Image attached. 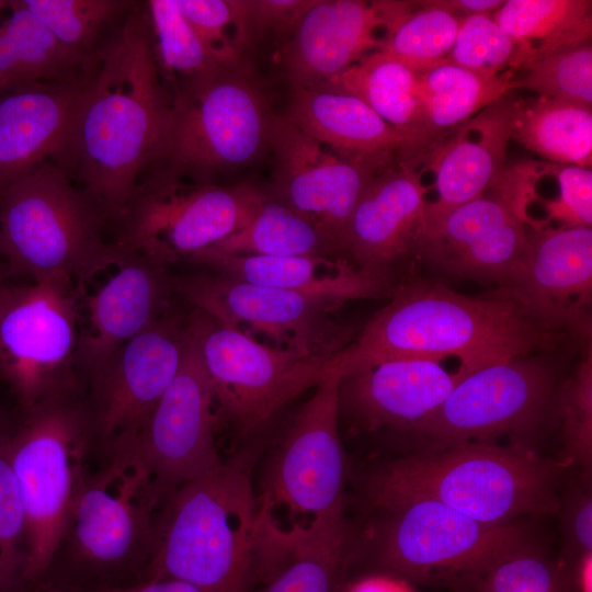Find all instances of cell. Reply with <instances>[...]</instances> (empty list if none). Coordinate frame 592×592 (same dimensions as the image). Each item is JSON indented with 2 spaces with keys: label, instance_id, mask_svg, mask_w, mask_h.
Segmentation results:
<instances>
[{
  "label": "cell",
  "instance_id": "1",
  "mask_svg": "<svg viewBox=\"0 0 592 592\" xmlns=\"http://www.w3.org/2000/svg\"><path fill=\"white\" fill-rule=\"evenodd\" d=\"M169 92L155 59L146 4L135 2L90 77L68 133L52 159L105 223L118 221L159 148Z\"/></svg>",
  "mask_w": 592,
  "mask_h": 592
},
{
  "label": "cell",
  "instance_id": "2",
  "mask_svg": "<svg viewBox=\"0 0 592 592\" xmlns=\"http://www.w3.org/2000/svg\"><path fill=\"white\" fill-rule=\"evenodd\" d=\"M566 330L534 316L506 287L473 296L440 283L399 287L327 368L346 376L396 358L459 360L460 377L557 348Z\"/></svg>",
  "mask_w": 592,
  "mask_h": 592
},
{
  "label": "cell",
  "instance_id": "3",
  "mask_svg": "<svg viewBox=\"0 0 592 592\" xmlns=\"http://www.w3.org/2000/svg\"><path fill=\"white\" fill-rule=\"evenodd\" d=\"M341 375L326 369L273 453L255 491L253 570L266 576L316 537L348 523L349 468L339 433Z\"/></svg>",
  "mask_w": 592,
  "mask_h": 592
},
{
  "label": "cell",
  "instance_id": "4",
  "mask_svg": "<svg viewBox=\"0 0 592 592\" xmlns=\"http://www.w3.org/2000/svg\"><path fill=\"white\" fill-rule=\"evenodd\" d=\"M562 462L525 447L467 442L376 467L365 498H429L491 525L527 514H557Z\"/></svg>",
  "mask_w": 592,
  "mask_h": 592
},
{
  "label": "cell",
  "instance_id": "5",
  "mask_svg": "<svg viewBox=\"0 0 592 592\" xmlns=\"http://www.w3.org/2000/svg\"><path fill=\"white\" fill-rule=\"evenodd\" d=\"M157 521L150 580L203 592H248L258 547V503L249 476L221 464L168 498Z\"/></svg>",
  "mask_w": 592,
  "mask_h": 592
},
{
  "label": "cell",
  "instance_id": "6",
  "mask_svg": "<svg viewBox=\"0 0 592 592\" xmlns=\"http://www.w3.org/2000/svg\"><path fill=\"white\" fill-rule=\"evenodd\" d=\"M104 219L67 174L47 160L0 196V232L11 271L33 281L64 277L80 285L123 257L102 237Z\"/></svg>",
  "mask_w": 592,
  "mask_h": 592
},
{
  "label": "cell",
  "instance_id": "7",
  "mask_svg": "<svg viewBox=\"0 0 592 592\" xmlns=\"http://www.w3.org/2000/svg\"><path fill=\"white\" fill-rule=\"evenodd\" d=\"M377 563L403 580L468 592L505 551L528 538L514 521L491 525L429 498H365Z\"/></svg>",
  "mask_w": 592,
  "mask_h": 592
},
{
  "label": "cell",
  "instance_id": "8",
  "mask_svg": "<svg viewBox=\"0 0 592 592\" xmlns=\"http://www.w3.org/2000/svg\"><path fill=\"white\" fill-rule=\"evenodd\" d=\"M167 89L164 132L145 170L213 182L216 173L252 161L267 145L272 114L246 70L221 69Z\"/></svg>",
  "mask_w": 592,
  "mask_h": 592
},
{
  "label": "cell",
  "instance_id": "9",
  "mask_svg": "<svg viewBox=\"0 0 592 592\" xmlns=\"http://www.w3.org/2000/svg\"><path fill=\"white\" fill-rule=\"evenodd\" d=\"M11 432L10 460L26 524L24 582L42 576L64 540L84 479L91 417L72 398L46 401Z\"/></svg>",
  "mask_w": 592,
  "mask_h": 592
},
{
  "label": "cell",
  "instance_id": "10",
  "mask_svg": "<svg viewBox=\"0 0 592 592\" xmlns=\"http://www.w3.org/2000/svg\"><path fill=\"white\" fill-rule=\"evenodd\" d=\"M265 200L249 185L225 186L147 169L118 220L115 243L166 265L190 260L244 228Z\"/></svg>",
  "mask_w": 592,
  "mask_h": 592
},
{
  "label": "cell",
  "instance_id": "11",
  "mask_svg": "<svg viewBox=\"0 0 592 592\" xmlns=\"http://www.w3.org/2000/svg\"><path fill=\"white\" fill-rule=\"evenodd\" d=\"M539 162L508 164L479 196L419 232L411 255L449 275L506 287L525 247Z\"/></svg>",
  "mask_w": 592,
  "mask_h": 592
},
{
  "label": "cell",
  "instance_id": "12",
  "mask_svg": "<svg viewBox=\"0 0 592 592\" xmlns=\"http://www.w3.org/2000/svg\"><path fill=\"white\" fill-rule=\"evenodd\" d=\"M78 292L64 277L9 286L0 305V376L23 412L72 396L78 379Z\"/></svg>",
  "mask_w": 592,
  "mask_h": 592
},
{
  "label": "cell",
  "instance_id": "13",
  "mask_svg": "<svg viewBox=\"0 0 592 592\" xmlns=\"http://www.w3.org/2000/svg\"><path fill=\"white\" fill-rule=\"evenodd\" d=\"M187 326L210 383L218 423L241 435L259 431L325 375L328 361L270 348L198 309Z\"/></svg>",
  "mask_w": 592,
  "mask_h": 592
},
{
  "label": "cell",
  "instance_id": "14",
  "mask_svg": "<svg viewBox=\"0 0 592 592\" xmlns=\"http://www.w3.org/2000/svg\"><path fill=\"white\" fill-rule=\"evenodd\" d=\"M195 309L270 348L330 361L357 333L340 321V305L295 292L259 286L219 274L172 281Z\"/></svg>",
  "mask_w": 592,
  "mask_h": 592
},
{
  "label": "cell",
  "instance_id": "15",
  "mask_svg": "<svg viewBox=\"0 0 592 592\" xmlns=\"http://www.w3.org/2000/svg\"><path fill=\"white\" fill-rule=\"evenodd\" d=\"M556 391L554 369L543 357L497 362L460 377L441 407L412 432L439 448L521 434L542 420Z\"/></svg>",
  "mask_w": 592,
  "mask_h": 592
},
{
  "label": "cell",
  "instance_id": "16",
  "mask_svg": "<svg viewBox=\"0 0 592 592\" xmlns=\"http://www.w3.org/2000/svg\"><path fill=\"white\" fill-rule=\"evenodd\" d=\"M109 465L84 477L76 496L67 534L77 551L96 563H117L151 550L153 512L167 499L133 441L116 445Z\"/></svg>",
  "mask_w": 592,
  "mask_h": 592
},
{
  "label": "cell",
  "instance_id": "17",
  "mask_svg": "<svg viewBox=\"0 0 592 592\" xmlns=\"http://www.w3.org/2000/svg\"><path fill=\"white\" fill-rule=\"evenodd\" d=\"M267 145L276 159L281 202L310 219L343 259L353 209L375 173L390 162L344 156L286 115H272Z\"/></svg>",
  "mask_w": 592,
  "mask_h": 592
},
{
  "label": "cell",
  "instance_id": "18",
  "mask_svg": "<svg viewBox=\"0 0 592 592\" xmlns=\"http://www.w3.org/2000/svg\"><path fill=\"white\" fill-rule=\"evenodd\" d=\"M181 366L132 440L167 499L181 486L219 467L214 396L197 342L186 320Z\"/></svg>",
  "mask_w": 592,
  "mask_h": 592
},
{
  "label": "cell",
  "instance_id": "19",
  "mask_svg": "<svg viewBox=\"0 0 592 592\" xmlns=\"http://www.w3.org/2000/svg\"><path fill=\"white\" fill-rule=\"evenodd\" d=\"M186 321L169 309L127 341L90 379L92 425L115 446L136 437L174 379L184 354Z\"/></svg>",
  "mask_w": 592,
  "mask_h": 592
},
{
  "label": "cell",
  "instance_id": "20",
  "mask_svg": "<svg viewBox=\"0 0 592 592\" xmlns=\"http://www.w3.org/2000/svg\"><path fill=\"white\" fill-rule=\"evenodd\" d=\"M506 288L534 316L590 340L592 229L530 224Z\"/></svg>",
  "mask_w": 592,
  "mask_h": 592
},
{
  "label": "cell",
  "instance_id": "21",
  "mask_svg": "<svg viewBox=\"0 0 592 592\" xmlns=\"http://www.w3.org/2000/svg\"><path fill=\"white\" fill-rule=\"evenodd\" d=\"M423 174L418 163L403 158L375 173L346 228L344 251L354 266L386 282L389 269L411 255L428 201Z\"/></svg>",
  "mask_w": 592,
  "mask_h": 592
},
{
  "label": "cell",
  "instance_id": "22",
  "mask_svg": "<svg viewBox=\"0 0 592 592\" xmlns=\"http://www.w3.org/2000/svg\"><path fill=\"white\" fill-rule=\"evenodd\" d=\"M115 272L86 297V327L77 345L79 372L94 377L127 341L170 309L172 280L166 264L124 249Z\"/></svg>",
  "mask_w": 592,
  "mask_h": 592
},
{
  "label": "cell",
  "instance_id": "23",
  "mask_svg": "<svg viewBox=\"0 0 592 592\" xmlns=\"http://www.w3.org/2000/svg\"><path fill=\"white\" fill-rule=\"evenodd\" d=\"M515 104L510 93L504 95L449 132L422 157L420 168L432 172L435 198L426 201L418 234L497 181L508 166Z\"/></svg>",
  "mask_w": 592,
  "mask_h": 592
},
{
  "label": "cell",
  "instance_id": "24",
  "mask_svg": "<svg viewBox=\"0 0 592 592\" xmlns=\"http://www.w3.org/2000/svg\"><path fill=\"white\" fill-rule=\"evenodd\" d=\"M377 1L319 0L287 36L284 65L293 88L323 84L384 44Z\"/></svg>",
  "mask_w": 592,
  "mask_h": 592
},
{
  "label": "cell",
  "instance_id": "25",
  "mask_svg": "<svg viewBox=\"0 0 592 592\" xmlns=\"http://www.w3.org/2000/svg\"><path fill=\"white\" fill-rule=\"evenodd\" d=\"M441 362L396 358L343 376L339 408L344 407L367 430L412 431L441 407L460 378Z\"/></svg>",
  "mask_w": 592,
  "mask_h": 592
},
{
  "label": "cell",
  "instance_id": "26",
  "mask_svg": "<svg viewBox=\"0 0 592 592\" xmlns=\"http://www.w3.org/2000/svg\"><path fill=\"white\" fill-rule=\"evenodd\" d=\"M90 77L0 91V196L59 152Z\"/></svg>",
  "mask_w": 592,
  "mask_h": 592
},
{
  "label": "cell",
  "instance_id": "27",
  "mask_svg": "<svg viewBox=\"0 0 592 592\" xmlns=\"http://www.w3.org/2000/svg\"><path fill=\"white\" fill-rule=\"evenodd\" d=\"M293 89L286 116L335 151L363 160L420 163L418 144L360 99L323 84Z\"/></svg>",
  "mask_w": 592,
  "mask_h": 592
},
{
  "label": "cell",
  "instance_id": "28",
  "mask_svg": "<svg viewBox=\"0 0 592 592\" xmlns=\"http://www.w3.org/2000/svg\"><path fill=\"white\" fill-rule=\"evenodd\" d=\"M190 260L232 280L295 292L338 305L378 297L387 288L386 282L348 260L326 255L269 257L205 250Z\"/></svg>",
  "mask_w": 592,
  "mask_h": 592
},
{
  "label": "cell",
  "instance_id": "29",
  "mask_svg": "<svg viewBox=\"0 0 592 592\" xmlns=\"http://www.w3.org/2000/svg\"><path fill=\"white\" fill-rule=\"evenodd\" d=\"M0 23V91L31 83L70 82L89 78L92 62L64 46L19 0Z\"/></svg>",
  "mask_w": 592,
  "mask_h": 592
},
{
  "label": "cell",
  "instance_id": "30",
  "mask_svg": "<svg viewBox=\"0 0 592 592\" xmlns=\"http://www.w3.org/2000/svg\"><path fill=\"white\" fill-rule=\"evenodd\" d=\"M323 86L360 99L388 124L410 136L420 148L421 159L428 151L418 71L376 50Z\"/></svg>",
  "mask_w": 592,
  "mask_h": 592
},
{
  "label": "cell",
  "instance_id": "31",
  "mask_svg": "<svg viewBox=\"0 0 592 592\" xmlns=\"http://www.w3.org/2000/svg\"><path fill=\"white\" fill-rule=\"evenodd\" d=\"M419 80L428 151L457 126L517 89L513 72L487 77L447 60L419 72Z\"/></svg>",
  "mask_w": 592,
  "mask_h": 592
},
{
  "label": "cell",
  "instance_id": "32",
  "mask_svg": "<svg viewBox=\"0 0 592 592\" xmlns=\"http://www.w3.org/2000/svg\"><path fill=\"white\" fill-rule=\"evenodd\" d=\"M512 140L545 162L591 169L592 107L540 96L516 100Z\"/></svg>",
  "mask_w": 592,
  "mask_h": 592
},
{
  "label": "cell",
  "instance_id": "33",
  "mask_svg": "<svg viewBox=\"0 0 592 592\" xmlns=\"http://www.w3.org/2000/svg\"><path fill=\"white\" fill-rule=\"evenodd\" d=\"M591 8L590 0H508L492 16L523 53L526 64L591 41Z\"/></svg>",
  "mask_w": 592,
  "mask_h": 592
},
{
  "label": "cell",
  "instance_id": "34",
  "mask_svg": "<svg viewBox=\"0 0 592 592\" xmlns=\"http://www.w3.org/2000/svg\"><path fill=\"white\" fill-rule=\"evenodd\" d=\"M68 49L99 62L122 31L136 1L19 0Z\"/></svg>",
  "mask_w": 592,
  "mask_h": 592
},
{
  "label": "cell",
  "instance_id": "35",
  "mask_svg": "<svg viewBox=\"0 0 592 592\" xmlns=\"http://www.w3.org/2000/svg\"><path fill=\"white\" fill-rule=\"evenodd\" d=\"M205 250L227 254L340 259L310 219L282 202L267 200L244 228Z\"/></svg>",
  "mask_w": 592,
  "mask_h": 592
},
{
  "label": "cell",
  "instance_id": "36",
  "mask_svg": "<svg viewBox=\"0 0 592 592\" xmlns=\"http://www.w3.org/2000/svg\"><path fill=\"white\" fill-rule=\"evenodd\" d=\"M462 19L437 0L408 1L379 50L422 72L446 60Z\"/></svg>",
  "mask_w": 592,
  "mask_h": 592
},
{
  "label": "cell",
  "instance_id": "37",
  "mask_svg": "<svg viewBox=\"0 0 592 592\" xmlns=\"http://www.w3.org/2000/svg\"><path fill=\"white\" fill-rule=\"evenodd\" d=\"M355 555V534L346 523L291 554L260 592H340Z\"/></svg>",
  "mask_w": 592,
  "mask_h": 592
},
{
  "label": "cell",
  "instance_id": "38",
  "mask_svg": "<svg viewBox=\"0 0 592 592\" xmlns=\"http://www.w3.org/2000/svg\"><path fill=\"white\" fill-rule=\"evenodd\" d=\"M145 4L155 59L167 88L224 69L205 48L175 0H149Z\"/></svg>",
  "mask_w": 592,
  "mask_h": 592
},
{
  "label": "cell",
  "instance_id": "39",
  "mask_svg": "<svg viewBox=\"0 0 592 592\" xmlns=\"http://www.w3.org/2000/svg\"><path fill=\"white\" fill-rule=\"evenodd\" d=\"M468 592H578L572 571L532 536L501 555Z\"/></svg>",
  "mask_w": 592,
  "mask_h": 592
},
{
  "label": "cell",
  "instance_id": "40",
  "mask_svg": "<svg viewBox=\"0 0 592 592\" xmlns=\"http://www.w3.org/2000/svg\"><path fill=\"white\" fill-rule=\"evenodd\" d=\"M175 3L221 68L246 70L243 48L253 32L251 1L175 0Z\"/></svg>",
  "mask_w": 592,
  "mask_h": 592
},
{
  "label": "cell",
  "instance_id": "41",
  "mask_svg": "<svg viewBox=\"0 0 592 592\" xmlns=\"http://www.w3.org/2000/svg\"><path fill=\"white\" fill-rule=\"evenodd\" d=\"M520 70L517 89L527 88L540 98L592 107V42L587 41L539 56Z\"/></svg>",
  "mask_w": 592,
  "mask_h": 592
},
{
  "label": "cell",
  "instance_id": "42",
  "mask_svg": "<svg viewBox=\"0 0 592 592\" xmlns=\"http://www.w3.org/2000/svg\"><path fill=\"white\" fill-rule=\"evenodd\" d=\"M446 60L487 77L516 73L525 64L523 53L489 14L462 19Z\"/></svg>",
  "mask_w": 592,
  "mask_h": 592
},
{
  "label": "cell",
  "instance_id": "43",
  "mask_svg": "<svg viewBox=\"0 0 592 592\" xmlns=\"http://www.w3.org/2000/svg\"><path fill=\"white\" fill-rule=\"evenodd\" d=\"M12 429L0 418V592H18L24 583L26 524L11 467Z\"/></svg>",
  "mask_w": 592,
  "mask_h": 592
},
{
  "label": "cell",
  "instance_id": "44",
  "mask_svg": "<svg viewBox=\"0 0 592 592\" xmlns=\"http://www.w3.org/2000/svg\"><path fill=\"white\" fill-rule=\"evenodd\" d=\"M561 419L565 465L581 468L582 477L591 478L592 467V351L587 349L573 375L555 397Z\"/></svg>",
  "mask_w": 592,
  "mask_h": 592
},
{
  "label": "cell",
  "instance_id": "45",
  "mask_svg": "<svg viewBox=\"0 0 592 592\" xmlns=\"http://www.w3.org/2000/svg\"><path fill=\"white\" fill-rule=\"evenodd\" d=\"M543 174L554 177L558 194L542 200L546 217L557 227L592 226V170L571 164L539 162Z\"/></svg>",
  "mask_w": 592,
  "mask_h": 592
},
{
  "label": "cell",
  "instance_id": "46",
  "mask_svg": "<svg viewBox=\"0 0 592 592\" xmlns=\"http://www.w3.org/2000/svg\"><path fill=\"white\" fill-rule=\"evenodd\" d=\"M561 555L559 560L571 571L584 556L592 554V491L591 478L569 489L560 499Z\"/></svg>",
  "mask_w": 592,
  "mask_h": 592
},
{
  "label": "cell",
  "instance_id": "47",
  "mask_svg": "<svg viewBox=\"0 0 592 592\" xmlns=\"http://www.w3.org/2000/svg\"><path fill=\"white\" fill-rule=\"evenodd\" d=\"M310 1L299 0H262L251 1V23L253 31H274L288 34L312 4Z\"/></svg>",
  "mask_w": 592,
  "mask_h": 592
},
{
  "label": "cell",
  "instance_id": "48",
  "mask_svg": "<svg viewBox=\"0 0 592 592\" xmlns=\"http://www.w3.org/2000/svg\"><path fill=\"white\" fill-rule=\"evenodd\" d=\"M98 592H203L198 588L177 579L149 580L140 585L130 588H109Z\"/></svg>",
  "mask_w": 592,
  "mask_h": 592
},
{
  "label": "cell",
  "instance_id": "49",
  "mask_svg": "<svg viewBox=\"0 0 592 592\" xmlns=\"http://www.w3.org/2000/svg\"><path fill=\"white\" fill-rule=\"evenodd\" d=\"M443 7L448 8L458 15L465 18L473 14L493 13L502 5L501 0H437Z\"/></svg>",
  "mask_w": 592,
  "mask_h": 592
},
{
  "label": "cell",
  "instance_id": "50",
  "mask_svg": "<svg viewBox=\"0 0 592 592\" xmlns=\"http://www.w3.org/2000/svg\"><path fill=\"white\" fill-rule=\"evenodd\" d=\"M572 574L578 592H592V554L582 557L572 567Z\"/></svg>",
  "mask_w": 592,
  "mask_h": 592
},
{
  "label": "cell",
  "instance_id": "51",
  "mask_svg": "<svg viewBox=\"0 0 592 592\" xmlns=\"http://www.w3.org/2000/svg\"><path fill=\"white\" fill-rule=\"evenodd\" d=\"M353 592H408L401 587L384 581L372 580L358 584Z\"/></svg>",
  "mask_w": 592,
  "mask_h": 592
},
{
  "label": "cell",
  "instance_id": "52",
  "mask_svg": "<svg viewBox=\"0 0 592 592\" xmlns=\"http://www.w3.org/2000/svg\"><path fill=\"white\" fill-rule=\"evenodd\" d=\"M9 286L5 285L4 283H2V281L0 280V305H1V301L8 291Z\"/></svg>",
  "mask_w": 592,
  "mask_h": 592
},
{
  "label": "cell",
  "instance_id": "53",
  "mask_svg": "<svg viewBox=\"0 0 592 592\" xmlns=\"http://www.w3.org/2000/svg\"><path fill=\"white\" fill-rule=\"evenodd\" d=\"M3 255H4L3 242H2L1 232H0V257H3Z\"/></svg>",
  "mask_w": 592,
  "mask_h": 592
},
{
  "label": "cell",
  "instance_id": "54",
  "mask_svg": "<svg viewBox=\"0 0 592 592\" xmlns=\"http://www.w3.org/2000/svg\"><path fill=\"white\" fill-rule=\"evenodd\" d=\"M9 7V1H3V0H0V10L4 9Z\"/></svg>",
  "mask_w": 592,
  "mask_h": 592
}]
</instances>
